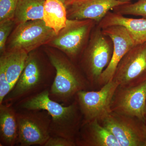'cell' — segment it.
<instances>
[{
  "label": "cell",
  "instance_id": "1",
  "mask_svg": "<svg viewBox=\"0 0 146 146\" xmlns=\"http://www.w3.org/2000/svg\"><path fill=\"white\" fill-rule=\"evenodd\" d=\"M50 89L29 97L13 105L16 110H44L51 117L50 136H58L75 143L81 127L83 117L75 100L68 106H64L51 99ZM76 144V143H75Z\"/></svg>",
  "mask_w": 146,
  "mask_h": 146
},
{
  "label": "cell",
  "instance_id": "21",
  "mask_svg": "<svg viewBox=\"0 0 146 146\" xmlns=\"http://www.w3.org/2000/svg\"><path fill=\"white\" fill-rule=\"evenodd\" d=\"M11 89L7 78L5 57L3 54L0 57V104Z\"/></svg>",
  "mask_w": 146,
  "mask_h": 146
},
{
  "label": "cell",
  "instance_id": "4",
  "mask_svg": "<svg viewBox=\"0 0 146 146\" xmlns=\"http://www.w3.org/2000/svg\"><path fill=\"white\" fill-rule=\"evenodd\" d=\"M113 50L112 39L98 26L78 60L79 67L89 82L91 90H98L99 80L110 63Z\"/></svg>",
  "mask_w": 146,
  "mask_h": 146
},
{
  "label": "cell",
  "instance_id": "7",
  "mask_svg": "<svg viewBox=\"0 0 146 146\" xmlns=\"http://www.w3.org/2000/svg\"><path fill=\"white\" fill-rule=\"evenodd\" d=\"M95 21L91 20H67L66 25L48 44L60 50L76 63L83 52Z\"/></svg>",
  "mask_w": 146,
  "mask_h": 146
},
{
  "label": "cell",
  "instance_id": "11",
  "mask_svg": "<svg viewBox=\"0 0 146 146\" xmlns=\"http://www.w3.org/2000/svg\"><path fill=\"white\" fill-rule=\"evenodd\" d=\"M110 110L144 121L146 111V82L133 87L118 86L112 98Z\"/></svg>",
  "mask_w": 146,
  "mask_h": 146
},
{
  "label": "cell",
  "instance_id": "24",
  "mask_svg": "<svg viewBox=\"0 0 146 146\" xmlns=\"http://www.w3.org/2000/svg\"><path fill=\"white\" fill-rule=\"evenodd\" d=\"M44 146H76L75 143L58 136H50Z\"/></svg>",
  "mask_w": 146,
  "mask_h": 146
},
{
  "label": "cell",
  "instance_id": "6",
  "mask_svg": "<svg viewBox=\"0 0 146 146\" xmlns=\"http://www.w3.org/2000/svg\"><path fill=\"white\" fill-rule=\"evenodd\" d=\"M115 136L120 146H145L146 124L143 120L110 111L98 119Z\"/></svg>",
  "mask_w": 146,
  "mask_h": 146
},
{
  "label": "cell",
  "instance_id": "14",
  "mask_svg": "<svg viewBox=\"0 0 146 146\" xmlns=\"http://www.w3.org/2000/svg\"><path fill=\"white\" fill-rule=\"evenodd\" d=\"M75 143L76 146H120L115 136L98 119L82 123Z\"/></svg>",
  "mask_w": 146,
  "mask_h": 146
},
{
  "label": "cell",
  "instance_id": "2",
  "mask_svg": "<svg viewBox=\"0 0 146 146\" xmlns=\"http://www.w3.org/2000/svg\"><path fill=\"white\" fill-rule=\"evenodd\" d=\"M55 75V69L48 57L44 59L39 54L29 53L23 71L2 104L13 106L50 89Z\"/></svg>",
  "mask_w": 146,
  "mask_h": 146
},
{
  "label": "cell",
  "instance_id": "16",
  "mask_svg": "<svg viewBox=\"0 0 146 146\" xmlns=\"http://www.w3.org/2000/svg\"><path fill=\"white\" fill-rule=\"evenodd\" d=\"M18 138L17 110L13 106L0 104V146L17 145Z\"/></svg>",
  "mask_w": 146,
  "mask_h": 146
},
{
  "label": "cell",
  "instance_id": "8",
  "mask_svg": "<svg viewBox=\"0 0 146 146\" xmlns=\"http://www.w3.org/2000/svg\"><path fill=\"white\" fill-rule=\"evenodd\" d=\"M56 35L43 20H31L17 25L9 38L6 50H21L29 53L48 44Z\"/></svg>",
  "mask_w": 146,
  "mask_h": 146
},
{
  "label": "cell",
  "instance_id": "12",
  "mask_svg": "<svg viewBox=\"0 0 146 146\" xmlns=\"http://www.w3.org/2000/svg\"><path fill=\"white\" fill-rule=\"evenodd\" d=\"M102 29L103 33L112 39L113 50L110 63L99 80L98 90L112 80L120 60L131 48L136 46L133 38L124 27L113 25Z\"/></svg>",
  "mask_w": 146,
  "mask_h": 146
},
{
  "label": "cell",
  "instance_id": "5",
  "mask_svg": "<svg viewBox=\"0 0 146 146\" xmlns=\"http://www.w3.org/2000/svg\"><path fill=\"white\" fill-rule=\"evenodd\" d=\"M17 112V145L44 146L50 137L51 117L49 113L44 110H21Z\"/></svg>",
  "mask_w": 146,
  "mask_h": 146
},
{
  "label": "cell",
  "instance_id": "20",
  "mask_svg": "<svg viewBox=\"0 0 146 146\" xmlns=\"http://www.w3.org/2000/svg\"><path fill=\"white\" fill-rule=\"evenodd\" d=\"M113 10L124 16H141L146 18V0H138L134 3L129 2L115 7Z\"/></svg>",
  "mask_w": 146,
  "mask_h": 146
},
{
  "label": "cell",
  "instance_id": "18",
  "mask_svg": "<svg viewBox=\"0 0 146 146\" xmlns=\"http://www.w3.org/2000/svg\"><path fill=\"white\" fill-rule=\"evenodd\" d=\"M3 54L5 57L7 78L12 89L23 71L29 54L21 50H11Z\"/></svg>",
  "mask_w": 146,
  "mask_h": 146
},
{
  "label": "cell",
  "instance_id": "19",
  "mask_svg": "<svg viewBox=\"0 0 146 146\" xmlns=\"http://www.w3.org/2000/svg\"><path fill=\"white\" fill-rule=\"evenodd\" d=\"M46 0H18L13 20L17 24L31 20H43Z\"/></svg>",
  "mask_w": 146,
  "mask_h": 146
},
{
  "label": "cell",
  "instance_id": "10",
  "mask_svg": "<svg viewBox=\"0 0 146 146\" xmlns=\"http://www.w3.org/2000/svg\"><path fill=\"white\" fill-rule=\"evenodd\" d=\"M119 84L112 80L97 90L79 91L75 99L82 114L83 122L99 119L111 111L110 105Z\"/></svg>",
  "mask_w": 146,
  "mask_h": 146
},
{
  "label": "cell",
  "instance_id": "15",
  "mask_svg": "<svg viewBox=\"0 0 146 146\" xmlns=\"http://www.w3.org/2000/svg\"><path fill=\"white\" fill-rule=\"evenodd\" d=\"M113 25L124 27L136 45L146 42V18H129L120 13L109 11L98 24L101 29Z\"/></svg>",
  "mask_w": 146,
  "mask_h": 146
},
{
  "label": "cell",
  "instance_id": "9",
  "mask_svg": "<svg viewBox=\"0 0 146 146\" xmlns=\"http://www.w3.org/2000/svg\"><path fill=\"white\" fill-rule=\"evenodd\" d=\"M112 80L123 87L136 86L146 82V42L136 45L125 55Z\"/></svg>",
  "mask_w": 146,
  "mask_h": 146
},
{
  "label": "cell",
  "instance_id": "29",
  "mask_svg": "<svg viewBox=\"0 0 146 146\" xmlns=\"http://www.w3.org/2000/svg\"><path fill=\"white\" fill-rule=\"evenodd\" d=\"M145 146H146V145H145Z\"/></svg>",
  "mask_w": 146,
  "mask_h": 146
},
{
  "label": "cell",
  "instance_id": "27",
  "mask_svg": "<svg viewBox=\"0 0 146 146\" xmlns=\"http://www.w3.org/2000/svg\"><path fill=\"white\" fill-rule=\"evenodd\" d=\"M144 121H145L146 124V111L145 114V117H144Z\"/></svg>",
  "mask_w": 146,
  "mask_h": 146
},
{
  "label": "cell",
  "instance_id": "13",
  "mask_svg": "<svg viewBox=\"0 0 146 146\" xmlns=\"http://www.w3.org/2000/svg\"><path fill=\"white\" fill-rule=\"evenodd\" d=\"M129 2L120 0H74L68 1L65 5L68 19L91 20L98 24L110 10Z\"/></svg>",
  "mask_w": 146,
  "mask_h": 146
},
{
  "label": "cell",
  "instance_id": "28",
  "mask_svg": "<svg viewBox=\"0 0 146 146\" xmlns=\"http://www.w3.org/2000/svg\"><path fill=\"white\" fill-rule=\"evenodd\" d=\"M74 1V0H68V1Z\"/></svg>",
  "mask_w": 146,
  "mask_h": 146
},
{
  "label": "cell",
  "instance_id": "25",
  "mask_svg": "<svg viewBox=\"0 0 146 146\" xmlns=\"http://www.w3.org/2000/svg\"><path fill=\"white\" fill-rule=\"evenodd\" d=\"M60 1H62V2H63L65 5V4L68 1V0H60Z\"/></svg>",
  "mask_w": 146,
  "mask_h": 146
},
{
  "label": "cell",
  "instance_id": "22",
  "mask_svg": "<svg viewBox=\"0 0 146 146\" xmlns=\"http://www.w3.org/2000/svg\"><path fill=\"white\" fill-rule=\"evenodd\" d=\"M18 0H0V23L13 19Z\"/></svg>",
  "mask_w": 146,
  "mask_h": 146
},
{
  "label": "cell",
  "instance_id": "17",
  "mask_svg": "<svg viewBox=\"0 0 146 146\" xmlns=\"http://www.w3.org/2000/svg\"><path fill=\"white\" fill-rule=\"evenodd\" d=\"M67 13L65 4L60 0H46L43 11V21L46 25L57 35L66 25Z\"/></svg>",
  "mask_w": 146,
  "mask_h": 146
},
{
  "label": "cell",
  "instance_id": "23",
  "mask_svg": "<svg viewBox=\"0 0 146 146\" xmlns=\"http://www.w3.org/2000/svg\"><path fill=\"white\" fill-rule=\"evenodd\" d=\"M15 23L13 19L0 23V52L6 51L5 45L7 38Z\"/></svg>",
  "mask_w": 146,
  "mask_h": 146
},
{
  "label": "cell",
  "instance_id": "26",
  "mask_svg": "<svg viewBox=\"0 0 146 146\" xmlns=\"http://www.w3.org/2000/svg\"><path fill=\"white\" fill-rule=\"evenodd\" d=\"M120 1L123 2H130L131 0H120Z\"/></svg>",
  "mask_w": 146,
  "mask_h": 146
},
{
  "label": "cell",
  "instance_id": "3",
  "mask_svg": "<svg viewBox=\"0 0 146 146\" xmlns=\"http://www.w3.org/2000/svg\"><path fill=\"white\" fill-rule=\"evenodd\" d=\"M46 54L56 70L54 81L50 89L51 99L68 106L79 91L91 90L89 82L78 65L63 53L47 50Z\"/></svg>",
  "mask_w": 146,
  "mask_h": 146
}]
</instances>
